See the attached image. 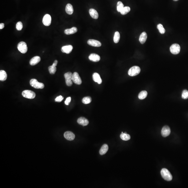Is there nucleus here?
Here are the masks:
<instances>
[{
	"label": "nucleus",
	"mask_w": 188,
	"mask_h": 188,
	"mask_svg": "<svg viewBox=\"0 0 188 188\" xmlns=\"http://www.w3.org/2000/svg\"><path fill=\"white\" fill-rule=\"evenodd\" d=\"M73 49V47L71 45H68L64 46L61 48V51L63 53H66V54H69L71 52Z\"/></svg>",
	"instance_id": "obj_13"
},
{
	"label": "nucleus",
	"mask_w": 188,
	"mask_h": 188,
	"mask_svg": "<svg viewBox=\"0 0 188 188\" xmlns=\"http://www.w3.org/2000/svg\"><path fill=\"white\" fill-rule=\"evenodd\" d=\"M93 77L94 81L97 82L98 84H101L102 82V80L101 79L100 76L97 73H94L93 75Z\"/></svg>",
	"instance_id": "obj_17"
},
{
	"label": "nucleus",
	"mask_w": 188,
	"mask_h": 188,
	"mask_svg": "<svg viewBox=\"0 0 188 188\" xmlns=\"http://www.w3.org/2000/svg\"><path fill=\"white\" fill-rule=\"evenodd\" d=\"M91 98L90 96H87V97H84L83 99L82 100V102L85 104H89L91 102Z\"/></svg>",
	"instance_id": "obj_29"
},
{
	"label": "nucleus",
	"mask_w": 188,
	"mask_h": 188,
	"mask_svg": "<svg viewBox=\"0 0 188 188\" xmlns=\"http://www.w3.org/2000/svg\"><path fill=\"white\" fill-rule=\"evenodd\" d=\"M77 31V29L76 27H73L70 29H66L64 31L65 34L67 35H70L71 34H74L76 33Z\"/></svg>",
	"instance_id": "obj_19"
},
{
	"label": "nucleus",
	"mask_w": 188,
	"mask_h": 188,
	"mask_svg": "<svg viewBox=\"0 0 188 188\" xmlns=\"http://www.w3.org/2000/svg\"><path fill=\"white\" fill-rule=\"evenodd\" d=\"M22 95L25 98L29 99H34L36 96V94L33 91L26 90L23 91Z\"/></svg>",
	"instance_id": "obj_4"
},
{
	"label": "nucleus",
	"mask_w": 188,
	"mask_h": 188,
	"mask_svg": "<svg viewBox=\"0 0 188 188\" xmlns=\"http://www.w3.org/2000/svg\"><path fill=\"white\" fill-rule=\"evenodd\" d=\"M23 24L22 22L19 21L16 23V29L17 30L20 31L23 28Z\"/></svg>",
	"instance_id": "obj_33"
},
{
	"label": "nucleus",
	"mask_w": 188,
	"mask_h": 188,
	"mask_svg": "<svg viewBox=\"0 0 188 188\" xmlns=\"http://www.w3.org/2000/svg\"><path fill=\"white\" fill-rule=\"evenodd\" d=\"M124 7V6L122 2L120 1L118 2L117 5V9L118 12H121Z\"/></svg>",
	"instance_id": "obj_28"
},
{
	"label": "nucleus",
	"mask_w": 188,
	"mask_h": 188,
	"mask_svg": "<svg viewBox=\"0 0 188 188\" xmlns=\"http://www.w3.org/2000/svg\"><path fill=\"white\" fill-rule=\"evenodd\" d=\"M89 12L91 17L93 19H98L99 14L95 9L93 8L90 9L89 10Z\"/></svg>",
	"instance_id": "obj_18"
},
{
	"label": "nucleus",
	"mask_w": 188,
	"mask_h": 188,
	"mask_svg": "<svg viewBox=\"0 0 188 188\" xmlns=\"http://www.w3.org/2000/svg\"><path fill=\"white\" fill-rule=\"evenodd\" d=\"M161 174L162 178L167 181H170L173 179V176L171 173L166 169H162L161 171Z\"/></svg>",
	"instance_id": "obj_1"
},
{
	"label": "nucleus",
	"mask_w": 188,
	"mask_h": 188,
	"mask_svg": "<svg viewBox=\"0 0 188 188\" xmlns=\"http://www.w3.org/2000/svg\"><path fill=\"white\" fill-rule=\"evenodd\" d=\"M58 61L57 60H55L54 61V63L53 64V65L56 66H57V64H58Z\"/></svg>",
	"instance_id": "obj_37"
},
{
	"label": "nucleus",
	"mask_w": 188,
	"mask_h": 188,
	"mask_svg": "<svg viewBox=\"0 0 188 188\" xmlns=\"http://www.w3.org/2000/svg\"><path fill=\"white\" fill-rule=\"evenodd\" d=\"M48 69H49V72L51 74H54L56 73V70H57L56 66H53V65L49 66Z\"/></svg>",
	"instance_id": "obj_30"
},
{
	"label": "nucleus",
	"mask_w": 188,
	"mask_h": 188,
	"mask_svg": "<svg viewBox=\"0 0 188 188\" xmlns=\"http://www.w3.org/2000/svg\"><path fill=\"white\" fill-rule=\"evenodd\" d=\"M65 10L67 14L69 15H72L74 12L73 8L72 5L70 3H68L66 7Z\"/></svg>",
	"instance_id": "obj_21"
},
{
	"label": "nucleus",
	"mask_w": 188,
	"mask_h": 188,
	"mask_svg": "<svg viewBox=\"0 0 188 188\" xmlns=\"http://www.w3.org/2000/svg\"><path fill=\"white\" fill-rule=\"evenodd\" d=\"M173 0L174 1H178V0Z\"/></svg>",
	"instance_id": "obj_38"
},
{
	"label": "nucleus",
	"mask_w": 188,
	"mask_h": 188,
	"mask_svg": "<svg viewBox=\"0 0 188 188\" xmlns=\"http://www.w3.org/2000/svg\"><path fill=\"white\" fill-rule=\"evenodd\" d=\"M170 49L172 54L176 55L180 53L181 50V47L178 44H174L170 46Z\"/></svg>",
	"instance_id": "obj_7"
},
{
	"label": "nucleus",
	"mask_w": 188,
	"mask_h": 188,
	"mask_svg": "<svg viewBox=\"0 0 188 188\" xmlns=\"http://www.w3.org/2000/svg\"><path fill=\"white\" fill-rule=\"evenodd\" d=\"M4 27V24L3 23H0V29H3Z\"/></svg>",
	"instance_id": "obj_36"
},
{
	"label": "nucleus",
	"mask_w": 188,
	"mask_h": 188,
	"mask_svg": "<svg viewBox=\"0 0 188 188\" xmlns=\"http://www.w3.org/2000/svg\"><path fill=\"white\" fill-rule=\"evenodd\" d=\"M89 59L91 61L94 62H97L100 59V58L99 55L95 53H92L90 55Z\"/></svg>",
	"instance_id": "obj_15"
},
{
	"label": "nucleus",
	"mask_w": 188,
	"mask_h": 188,
	"mask_svg": "<svg viewBox=\"0 0 188 188\" xmlns=\"http://www.w3.org/2000/svg\"><path fill=\"white\" fill-rule=\"evenodd\" d=\"M157 28L159 30V31L161 34H165L166 30H165V28H163V25L161 24H158L157 25Z\"/></svg>",
	"instance_id": "obj_31"
},
{
	"label": "nucleus",
	"mask_w": 188,
	"mask_h": 188,
	"mask_svg": "<svg viewBox=\"0 0 188 188\" xmlns=\"http://www.w3.org/2000/svg\"><path fill=\"white\" fill-rule=\"evenodd\" d=\"M77 122L79 124L83 126H87L89 123L88 120L84 117L79 118L77 119Z\"/></svg>",
	"instance_id": "obj_14"
},
{
	"label": "nucleus",
	"mask_w": 188,
	"mask_h": 188,
	"mask_svg": "<svg viewBox=\"0 0 188 188\" xmlns=\"http://www.w3.org/2000/svg\"><path fill=\"white\" fill-rule=\"evenodd\" d=\"M72 81L73 82L77 85H80L82 83L81 77L79 76V74L77 72H75L73 74Z\"/></svg>",
	"instance_id": "obj_8"
},
{
	"label": "nucleus",
	"mask_w": 188,
	"mask_h": 188,
	"mask_svg": "<svg viewBox=\"0 0 188 188\" xmlns=\"http://www.w3.org/2000/svg\"><path fill=\"white\" fill-rule=\"evenodd\" d=\"M171 132L170 128L168 126H165L162 128L161 133L162 135L164 137L169 136Z\"/></svg>",
	"instance_id": "obj_10"
},
{
	"label": "nucleus",
	"mask_w": 188,
	"mask_h": 188,
	"mask_svg": "<svg viewBox=\"0 0 188 188\" xmlns=\"http://www.w3.org/2000/svg\"><path fill=\"white\" fill-rule=\"evenodd\" d=\"M130 11V7L125 6L124 7L122 10H121L120 12H121V14L122 15H124L126 14L129 13Z\"/></svg>",
	"instance_id": "obj_27"
},
{
	"label": "nucleus",
	"mask_w": 188,
	"mask_h": 188,
	"mask_svg": "<svg viewBox=\"0 0 188 188\" xmlns=\"http://www.w3.org/2000/svg\"><path fill=\"white\" fill-rule=\"evenodd\" d=\"M140 68L137 66H134L129 69L128 72V75L131 76H136L137 75L140 73Z\"/></svg>",
	"instance_id": "obj_3"
},
{
	"label": "nucleus",
	"mask_w": 188,
	"mask_h": 188,
	"mask_svg": "<svg viewBox=\"0 0 188 188\" xmlns=\"http://www.w3.org/2000/svg\"><path fill=\"white\" fill-rule=\"evenodd\" d=\"M64 99V97L61 95H60L59 96H57L55 99V101L57 102H61L62 101V100Z\"/></svg>",
	"instance_id": "obj_34"
},
{
	"label": "nucleus",
	"mask_w": 188,
	"mask_h": 188,
	"mask_svg": "<svg viewBox=\"0 0 188 188\" xmlns=\"http://www.w3.org/2000/svg\"><path fill=\"white\" fill-rule=\"evenodd\" d=\"M7 74L5 71L1 70L0 71V80L1 81H4L6 80Z\"/></svg>",
	"instance_id": "obj_23"
},
{
	"label": "nucleus",
	"mask_w": 188,
	"mask_h": 188,
	"mask_svg": "<svg viewBox=\"0 0 188 188\" xmlns=\"http://www.w3.org/2000/svg\"><path fill=\"white\" fill-rule=\"evenodd\" d=\"M17 47L18 50L23 54L26 53L28 50L27 44L24 42H20L17 45Z\"/></svg>",
	"instance_id": "obj_5"
},
{
	"label": "nucleus",
	"mask_w": 188,
	"mask_h": 188,
	"mask_svg": "<svg viewBox=\"0 0 188 188\" xmlns=\"http://www.w3.org/2000/svg\"><path fill=\"white\" fill-rule=\"evenodd\" d=\"M120 138L123 140L127 141V140L130 139L131 137L130 135L125 133H122L121 135H120Z\"/></svg>",
	"instance_id": "obj_24"
},
{
	"label": "nucleus",
	"mask_w": 188,
	"mask_h": 188,
	"mask_svg": "<svg viewBox=\"0 0 188 188\" xmlns=\"http://www.w3.org/2000/svg\"><path fill=\"white\" fill-rule=\"evenodd\" d=\"M51 16L48 14H46L43 18V23L45 26H50L51 23Z\"/></svg>",
	"instance_id": "obj_9"
},
{
	"label": "nucleus",
	"mask_w": 188,
	"mask_h": 188,
	"mask_svg": "<svg viewBox=\"0 0 188 188\" xmlns=\"http://www.w3.org/2000/svg\"><path fill=\"white\" fill-rule=\"evenodd\" d=\"M108 150V146L107 144H104L101 147L99 151V153L101 155L105 154Z\"/></svg>",
	"instance_id": "obj_22"
},
{
	"label": "nucleus",
	"mask_w": 188,
	"mask_h": 188,
	"mask_svg": "<svg viewBox=\"0 0 188 188\" xmlns=\"http://www.w3.org/2000/svg\"><path fill=\"white\" fill-rule=\"evenodd\" d=\"M71 97H68L66 99V101H65V104L67 105H69V103L71 102Z\"/></svg>",
	"instance_id": "obj_35"
},
{
	"label": "nucleus",
	"mask_w": 188,
	"mask_h": 188,
	"mask_svg": "<svg viewBox=\"0 0 188 188\" xmlns=\"http://www.w3.org/2000/svg\"><path fill=\"white\" fill-rule=\"evenodd\" d=\"M182 98L184 99H187L188 98V91L186 90H183L182 93Z\"/></svg>",
	"instance_id": "obj_32"
},
{
	"label": "nucleus",
	"mask_w": 188,
	"mask_h": 188,
	"mask_svg": "<svg viewBox=\"0 0 188 188\" xmlns=\"http://www.w3.org/2000/svg\"><path fill=\"white\" fill-rule=\"evenodd\" d=\"M147 36L146 32H143L140 36L139 40L140 43L144 44L146 42L147 39Z\"/></svg>",
	"instance_id": "obj_20"
},
{
	"label": "nucleus",
	"mask_w": 188,
	"mask_h": 188,
	"mask_svg": "<svg viewBox=\"0 0 188 188\" xmlns=\"http://www.w3.org/2000/svg\"><path fill=\"white\" fill-rule=\"evenodd\" d=\"M120 34L118 31L115 32L114 37V42L115 43H117L120 39Z\"/></svg>",
	"instance_id": "obj_26"
},
{
	"label": "nucleus",
	"mask_w": 188,
	"mask_h": 188,
	"mask_svg": "<svg viewBox=\"0 0 188 188\" xmlns=\"http://www.w3.org/2000/svg\"><path fill=\"white\" fill-rule=\"evenodd\" d=\"M65 138L67 140L72 141L74 139L75 135L71 131H67L64 134Z\"/></svg>",
	"instance_id": "obj_12"
},
{
	"label": "nucleus",
	"mask_w": 188,
	"mask_h": 188,
	"mask_svg": "<svg viewBox=\"0 0 188 188\" xmlns=\"http://www.w3.org/2000/svg\"><path fill=\"white\" fill-rule=\"evenodd\" d=\"M30 85L32 87L37 89H43L44 87V85L42 83L39 82L35 79L31 80L30 82Z\"/></svg>",
	"instance_id": "obj_2"
},
{
	"label": "nucleus",
	"mask_w": 188,
	"mask_h": 188,
	"mask_svg": "<svg viewBox=\"0 0 188 188\" xmlns=\"http://www.w3.org/2000/svg\"><path fill=\"white\" fill-rule=\"evenodd\" d=\"M40 58L39 56H35L32 58L30 61V64L31 65L35 66L38 64L40 61Z\"/></svg>",
	"instance_id": "obj_16"
},
{
	"label": "nucleus",
	"mask_w": 188,
	"mask_h": 188,
	"mask_svg": "<svg viewBox=\"0 0 188 188\" xmlns=\"http://www.w3.org/2000/svg\"><path fill=\"white\" fill-rule=\"evenodd\" d=\"M87 43L88 44L94 47H99L101 45V43L100 42L94 39H89L88 40Z\"/></svg>",
	"instance_id": "obj_11"
},
{
	"label": "nucleus",
	"mask_w": 188,
	"mask_h": 188,
	"mask_svg": "<svg viewBox=\"0 0 188 188\" xmlns=\"http://www.w3.org/2000/svg\"><path fill=\"white\" fill-rule=\"evenodd\" d=\"M147 95V93L146 91H141L138 95L139 99L140 100L145 99Z\"/></svg>",
	"instance_id": "obj_25"
},
{
	"label": "nucleus",
	"mask_w": 188,
	"mask_h": 188,
	"mask_svg": "<svg viewBox=\"0 0 188 188\" xmlns=\"http://www.w3.org/2000/svg\"><path fill=\"white\" fill-rule=\"evenodd\" d=\"M73 74L70 72L66 73L64 75V77L66 80V84L67 86L70 87L72 85Z\"/></svg>",
	"instance_id": "obj_6"
}]
</instances>
